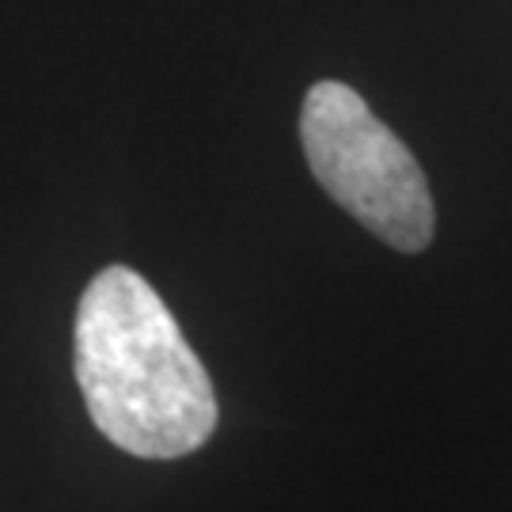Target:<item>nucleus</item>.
Returning <instances> with one entry per match:
<instances>
[{"mask_svg":"<svg viewBox=\"0 0 512 512\" xmlns=\"http://www.w3.org/2000/svg\"><path fill=\"white\" fill-rule=\"evenodd\" d=\"M73 368L95 429L137 459H183L217 429V391L160 293L129 266L88 281Z\"/></svg>","mask_w":512,"mask_h":512,"instance_id":"obj_1","label":"nucleus"},{"mask_svg":"<svg viewBox=\"0 0 512 512\" xmlns=\"http://www.w3.org/2000/svg\"><path fill=\"white\" fill-rule=\"evenodd\" d=\"M300 145L319 186L372 236L403 255L433 243L437 209L425 171L349 84H311L300 107Z\"/></svg>","mask_w":512,"mask_h":512,"instance_id":"obj_2","label":"nucleus"}]
</instances>
